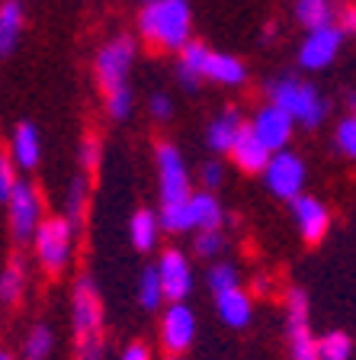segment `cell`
Here are the masks:
<instances>
[{
    "label": "cell",
    "mask_w": 356,
    "mask_h": 360,
    "mask_svg": "<svg viewBox=\"0 0 356 360\" xmlns=\"http://www.w3.org/2000/svg\"><path fill=\"white\" fill-rule=\"evenodd\" d=\"M135 55H138V42L128 32L106 39L97 49V61H93V75H97V87L103 90V103L110 120L122 122L132 116V68Z\"/></svg>",
    "instance_id": "cell-1"
},
{
    "label": "cell",
    "mask_w": 356,
    "mask_h": 360,
    "mask_svg": "<svg viewBox=\"0 0 356 360\" xmlns=\"http://www.w3.org/2000/svg\"><path fill=\"white\" fill-rule=\"evenodd\" d=\"M71 328H74L77 360H106L103 335V296L93 277H77L71 286Z\"/></svg>",
    "instance_id": "cell-2"
},
{
    "label": "cell",
    "mask_w": 356,
    "mask_h": 360,
    "mask_svg": "<svg viewBox=\"0 0 356 360\" xmlns=\"http://www.w3.org/2000/svg\"><path fill=\"white\" fill-rule=\"evenodd\" d=\"M177 81L186 90H196L202 81L222 84V87H241L247 81V68L235 55L216 52L206 42L193 39L177 52Z\"/></svg>",
    "instance_id": "cell-3"
},
{
    "label": "cell",
    "mask_w": 356,
    "mask_h": 360,
    "mask_svg": "<svg viewBox=\"0 0 356 360\" xmlns=\"http://www.w3.org/2000/svg\"><path fill=\"white\" fill-rule=\"evenodd\" d=\"M138 36L161 52H180L193 42V10L190 0H151L138 10Z\"/></svg>",
    "instance_id": "cell-4"
},
{
    "label": "cell",
    "mask_w": 356,
    "mask_h": 360,
    "mask_svg": "<svg viewBox=\"0 0 356 360\" xmlns=\"http://www.w3.org/2000/svg\"><path fill=\"white\" fill-rule=\"evenodd\" d=\"M267 100L286 110L296 120V126L318 129L327 116V100L318 94V87L298 77H276L267 84Z\"/></svg>",
    "instance_id": "cell-5"
},
{
    "label": "cell",
    "mask_w": 356,
    "mask_h": 360,
    "mask_svg": "<svg viewBox=\"0 0 356 360\" xmlns=\"http://www.w3.org/2000/svg\"><path fill=\"white\" fill-rule=\"evenodd\" d=\"M74 238L77 229L67 216H48L39 225L36 238H32V255L45 274H61L74 257Z\"/></svg>",
    "instance_id": "cell-6"
},
{
    "label": "cell",
    "mask_w": 356,
    "mask_h": 360,
    "mask_svg": "<svg viewBox=\"0 0 356 360\" xmlns=\"http://www.w3.org/2000/svg\"><path fill=\"white\" fill-rule=\"evenodd\" d=\"M157 193H161V206L157 210H180L190 206L193 200V184H190V167H186L183 155L173 142L157 145Z\"/></svg>",
    "instance_id": "cell-7"
},
{
    "label": "cell",
    "mask_w": 356,
    "mask_h": 360,
    "mask_svg": "<svg viewBox=\"0 0 356 360\" xmlns=\"http://www.w3.org/2000/svg\"><path fill=\"white\" fill-rule=\"evenodd\" d=\"M286 335H289V360H318V338L312 331L308 292L302 286L286 290Z\"/></svg>",
    "instance_id": "cell-8"
},
{
    "label": "cell",
    "mask_w": 356,
    "mask_h": 360,
    "mask_svg": "<svg viewBox=\"0 0 356 360\" xmlns=\"http://www.w3.org/2000/svg\"><path fill=\"white\" fill-rule=\"evenodd\" d=\"M7 219H10V235H13L16 245H26L36 238L39 225L45 222V202H42V193L36 190V184L29 180H20V187L13 190L7 202Z\"/></svg>",
    "instance_id": "cell-9"
},
{
    "label": "cell",
    "mask_w": 356,
    "mask_h": 360,
    "mask_svg": "<svg viewBox=\"0 0 356 360\" xmlns=\"http://www.w3.org/2000/svg\"><path fill=\"white\" fill-rule=\"evenodd\" d=\"M305 177H308V167H305L302 158L289 148L276 151V155L270 158L267 171H263V180H267L270 193L279 196V200H289V202L296 200V196H302Z\"/></svg>",
    "instance_id": "cell-10"
},
{
    "label": "cell",
    "mask_w": 356,
    "mask_h": 360,
    "mask_svg": "<svg viewBox=\"0 0 356 360\" xmlns=\"http://www.w3.org/2000/svg\"><path fill=\"white\" fill-rule=\"evenodd\" d=\"M196 341V315L186 302H167L161 315V347L167 357H183Z\"/></svg>",
    "instance_id": "cell-11"
},
{
    "label": "cell",
    "mask_w": 356,
    "mask_h": 360,
    "mask_svg": "<svg viewBox=\"0 0 356 360\" xmlns=\"http://www.w3.org/2000/svg\"><path fill=\"white\" fill-rule=\"evenodd\" d=\"M347 32L341 26H321V30H308L298 45V65L305 71H324L327 65H334L341 55V45Z\"/></svg>",
    "instance_id": "cell-12"
},
{
    "label": "cell",
    "mask_w": 356,
    "mask_h": 360,
    "mask_svg": "<svg viewBox=\"0 0 356 360\" xmlns=\"http://www.w3.org/2000/svg\"><path fill=\"white\" fill-rule=\"evenodd\" d=\"M154 267H157V274H161L167 302H186V296L193 292V267H190V257H186L180 248H167V251H161Z\"/></svg>",
    "instance_id": "cell-13"
},
{
    "label": "cell",
    "mask_w": 356,
    "mask_h": 360,
    "mask_svg": "<svg viewBox=\"0 0 356 360\" xmlns=\"http://www.w3.org/2000/svg\"><path fill=\"white\" fill-rule=\"evenodd\" d=\"M247 126L253 129V135H257L260 142L267 145L270 151H282L286 145H289V139H292V129H296V120H292L286 110H279L276 103H263L257 112L251 116V122Z\"/></svg>",
    "instance_id": "cell-14"
},
{
    "label": "cell",
    "mask_w": 356,
    "mask_h": 360,
    "mask_svg": "<svg viewBox=\"0 0 356 360\" xmlns=\"http://www.w3.org/2000/svg\"><path fill=\"white\" fill-rule=\"evenodd\" d=\"M289 210H292L296 229L305 245H318L327 235V229H331V210H327L318 196H308V193L296 196V200L289 202Z\"/></svg>",
    "instance_id": "cell-15"
},
{
    "label": "cell",
    "mask_w": 356,
    "mask_h": 360,
    "mask_svg": "<svg viewBox=\"0 0 356 360\" xmlns=\"http://www.w3.org/2000/svg\"><path fill=\"white\" fill-rule=\"evenodd\" d=\"M228 158L244 174H263V171H267V165H270V158H273V151H270L267 145L253 135L251 126H244V129H241V135H237V142L231 145Z\"/></svg>",
    "instance_id": "cell-16"
},
{
    "label": "cell",
    "mask_w": 356,
    "mask_h": 360,
    "mask_svg": "<svg viewBox=\"0 0 356 360\" xmlns=\"http://www.w3.org/2000/svg\"><path fill=\"white\" fill-rule=\"evenodd\" d=\"M10 158L16 161L20 171H32L42 161V139H39V129L32 122H16L13 132H10Z\"/></svg>",
    "instance_id": "cell-17"
},
{
    "label": "cell",
    "mask_w": 356,
    "mask_h": 360,
    "mask_svg": "<svg viewBox=\"0 0 356 360\" xmlns=\"http://www.w3.org/2000/svg\"><path fill=\"white\" fill-rule=\"evenodd\" d=\"M244 126H247V120L237 110L218 112L216 120L209 122V129H206V145L216 151V155H228L231 145L237 142V135H241V129Z\"/></svg>",
    "instance_id": "cell-18"
},
{
    "label": "cell",
    "mask_w": 356,
    "mask_h": 360,
    "mask_svg": "<svg viewBox=\"0 0 356 360\" xmlns=\"http://www.w3.org/2000/svg\"><path fill=\"white\" fill-rule=\"evenodd\" d=\"M164 225H161V216H157V210H135L132 219H128V241H132L135 251H141V255H151L157 248V238H161Z\"/></svg>",
    "instance_id": "cell-19"
},
{
    "label": "cell",
    "mask_w": 356,
    "mask_h": 360,
    "mask_svg": "<svg viewBox=\"0 0 356 360\" xmlns=\"http://www.w3.org/2000/svg\"><path fill=\"white\" fill-rule=\"evenodd\" d=\"M216 312L228 328H247L253 319V300L241 286H235V290H225L216 296Z\"/></svg>",
    "instance_id": "cell-20"
},
{
    "label": "cell",
    "mask_w": 356,
    "mask_h": 360,
    "mask_svg": "<svg viewBox=\"0 0 356 360\" xmlns=\"http://www.w3.org/2000/svg\"><path fill=\"white\" fill-rule=\"evenodd\" d=\"M26 22V7L22 0H0V58H7L16 49Z\"/></svg>",
    "instance_id": "cell-21"
},
{
    "label": "cell",
    "mask_w": 356,
    "mask_h": 360,
    "mask_svg": "<svg viewBox=\"0 0 356 360\" xmlns=\"http://www.w3.org/2000/svg\"><path fill=\"white\" fill-rule=\"evenodd\" d=\"M341 0H296V20L305 30H321V26H337L341 16Z\"/></svg>",
    "instance_id": "cell-22"
},
{
    "label": "cell",
    "mask_w": 356,
    "mask_h": 360,
    "mask_svg": "<svg viewBox=\"0 0 356 360\" xmlns=\"http://www.w3.org/2000/svg\"><path fill=\"white\" fill-rule=\"evenodd\" d=\"M26 283H29V267L20 255L10 257L0 270V302L4 306H16L26 296Z\"/></svg>",
    "instance_id": "cell-23"
},
{
    "label": "cell",
    "mask_w": 356,
    "mask_h": 360,
    "mask_svg": "<svg viewBox=\"0 0 356 360\" xmlns=\"http://www.w3.org/2000/svg\"><path fill=\"white\" fill-rule=\"evenodd\" d=\"M190 210H193V232H212L225 225V210L212 190H196Z\"/></svg>",
    "instance_id": "cell-24"
},
{
    "label": "cell",
    "mask_w": 356,
    "mask_h": 360,
    "mask_svg": "<svg viewBox=\"0 0 356 360\" xmlns=\"http://www.w3.org/2000/svg\"><path fill=\"white\" fill-rule=\"evenodd\" d=\"M87 202H90V174L81 171L65 190V216L74 222V229H81L84 212H87Z\"/></svg>",
    "instance_id": "cell-25"
},
{
    "label": "cell",
    "mask_w": 356,
    "mask_h": 360,
    "mask_svg": "<svg viewBox=\"0 0 356 360\" xmlns=\"http://www.w3.org/2000/svg\"><path fill=\"white\" fill-rule=\"evenodd\" d=\"M164 302H167V296H164L161 274H157V267L151 264V267L141 270V277H138V306L154 312V309H161Z\"/></svg>",
    "instance_id": "cell-26"
},
{
    "label": "cell",
    "mask_w": 356,
    "mask_h": 360,
    "mask_svg": "<svg viewBox=\"0 0 356 360\" xmlns=\"http://www.w3.org/2000/svg\"><path fill=\"white\" fill-rule=\"evenodd\" d=\"M52 347H55V335H52L48 325H32L29 335H26V341H22V354H26V360H48Z\"/></svg>",
    "instance_id": "cell-27"
},
{
    "label": "cell",
    "mask_w": 356,
    "mask_h": 360,
    "mask_svg": "<svg viewBox=\"0 0 356 360\" xmlns=\"http://www.w3.org/2000/svg\"><path fill=\"white\" fill-rule=\"evenodd\" d=\"M225 251H228V238H225L222 229H212V232H196V238H193V255L196 257L216 264Z\"/></svg>",
    "instance_id": "cell-28"
},
{
    "label": "cell",
    "mask_w": 356,
    "mask_h": 360,
    "mask_svg": "<svg viewBox=\"0 0 356 360\" xmlns=\"http://www.w3.org/2000/svg\"><path fill=\"white\" fill-rule=\"evenodd\" d=\"M353 341L347 331H327L318 338V360H350Z\"/></svg>",
    "instance_id": "cell-29"
},
{
    "label": "cell",
    "mask_w": 356,
    "mask_h": 360,
    "mask_svg": "<svg viewBox=\"0 0 356 360\" xmlns=\"http://www.w3.org/2000/svg\"><path fill=\"white\" fill-rule=\"evenodd\" d=\"M206 283H209V290H212V296H218V292H225V290L241 286V274H237V267L231 261H216L206 274Z\"/></svg>",
    "instance_id": "cell-30"
},
{
    "label": "cell",
    "mask_w": 356,
    "mask_h": 360,
    "mask_svg": "<svg viewBox=\"0 0 356 360\" xmlns=\"http://www.w3.org/2000/svg\"><path fill=\"white\" fill-rule=\"evenodd\" d=\"M334 145H337V151H341L347 161H356V116L353 112H347V116L337 122Z\"/></svg>",
    "instance_id": "cell-31"
},
{
    "label": "cell",
    "mask_w": 356,
    "mask_h": 360,
    "mask_svg": "<svg viewBox=\"0 0 356 360\" xmlns=\"http://www.w3.org/2000/svg\"><path fill=\"white\" fill-rule=\"evenodd\" d=\"M20 187V167L16 161L10 158V151H0V202L7 206L13 190Z\"/></svg>",
    "instance_id": "cell-32"
},
{
    "label": "cell",
    "mask_w": 356,
    "mask_h": 360,
    "mask_svg": "<svg viewBox=\"0 0 356 360\" xmlns=\"http://www.w3.org/2000/svg\"><path fill=\"white\" fill-rule=\"evenodd\" d=\"M100 151H103V145H100L97 135H84V142H81V171L84 174H97L100 167Z\"/></svg>",
    "instance_id": "cell-33"
},
{
    "label": "cell",
    "mask_w": 356,
    "mask_h": 360,
    "mask_svg": "<svg viewBox=\"0 0 356 360\" xmlns=\"http://www.w3.org/2000/svg\"><path fill=\"white\" fill-rule=\"evenodd\" d=\"M199 180H202V190H216V187H222V180H225V165L218 161V158H209L206 165L199 167Z\"/></svg>",
    "instance_id": "cell-34"
},
{
    "label": "cell",
    "mask_w": 356,
    "mask_h": 360,
    "mask_svg": "<svg viewBox=\"0 0 356 360\" xmlns=\"http://www.w3.org/2000/svg\"><path fill=\"white\" fill-rule=\"evenodd\" d=\"M148 116L151 120H157V122H167L173 116V100L167 97V94H161V90L151 94L148 97Z\"/></svg>",
    "instance_id": "cell-35"
},
{
    "label": "cell",
    "mask_w": 356,
    "mask_h": 360,
    "mask_svg": "<svg viewBox=\"0 0 356 360\" xmlns=\"http://www.w3.org/2000/svg\"><path fill=\"white\" fill-rule=\"evenodd\" d=\"M337 26H341L347 36H356V0H343L341 16H337Z\"/></svg>",
    "instance_id": "cell-36"
},
{
    "label": "cell",
    "mask_w": 356,
    "mask_h": 360,
    "mask_svg": "<svg viewBox=\"0 0 356 360\" xmlns=\"http://www.w3.org/2000/svg\"><path fill=\"white\" fill-rule=\"evenodd\" d=\"M119 360H151V347L141 345V341H132V345L122 347V357Z\"/></svg>",
    "instance_id": "cell-37"
},
{
    "label": "cell",
    "mask_w": 356,
    "mask_h": 360,
    "mask_svg": "<svg viewBox=\"0 0 356 360\" xmlns=\"http://www.w3.org/2000/svg\"><path fill=\"white\" fill-rule=\"evenodd\" d=\"M347 110L356 116V90H353V94H347Z\"/></svg>",
    "instance_id": "cell-38"
},
{
    "label": "cell",
    "mask_w": 356,
    "mask_h": 360,
    "mask_svg": "<svg viewBox=\"0 0 356 360\" xmlns=\"http://www.w3.org/2000/svg\"><path fill=\"white\" fill-rule=\"evenodd\" d=\"M0 360H16V357L10 351H4V347H0Z\"/></svg>",
    "instance_id": "cell-39"
},
{
    "label": "cell",
    "mask_w": 356,
    "mask_h": 360,
    "mask_svg": "<svg viewBox=\"0 0 356 360\" xmlns=\"http://www.w3.org/2000/svg\"><path fill=\"white\" fill-rule=\"evenodd\" d=\"M167 360H183V357H167Z\"/></svg>",
    "instance_id": "cell-40"
},
{
    "label": "cell",
    "mask_w": 356,
    "mask_h": 360,
    "mask_svg": "<svg viewBox=\"0 0 356 360\" xmlns=\"http://www.w3.org/2000/svg\"><path fill=\"white\" fill-rule=\"evenodd\" d=\"M141 4H151V0H141Z\"/></svg>",
    "instance_id": "cell-41"
}]
</instances>
